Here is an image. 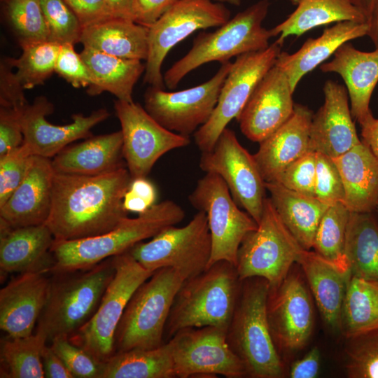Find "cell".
<instances>
[{
	"label": "cell",
	"mask_w": 378,
	"mask_h": 378,
	"mask_svg": "<svg viewBox=\"0 0 378 378\" xmlns=\"http://www.w3.org/2000/svg\"><path fill=\"white\" fill-rule=\"evenodd\" d=\"M48 338L36 329L22 337L7 336L1 344V377L44 378L42 352Z\"/></svg>",
	"instance_id": "obj_38"
},
{
	"label": "cell",
	"mask_w": 378,
	"mask_h": 378,
	"mask_svg": "<svg viewBox=\"0 0 378 378\" xmlns=\"http://www.w3.org/2000/svg\"><path fill=\"white\" fill-rule=\"evenodd\" d=\"M304 248L285 226L270 198H265L255 230L243 239L236 269L239 279L260 277L270 289L278 287Z\"/></svg>",
	"instance_id": "obj_8"
},
{
	"label": "cell",
	"mask_w": 378,
	"mask_h": 378,
	"mask_svg": "<svg viewBox=\"0 0 378 378\" xmlns=\"http://www.w3.org/2000/svg\"><path fill=\"white\" fill-rule=\"evenodd\" d=\"M267 310L276 346L298 350L307 344L314 327V309L300 275L288 273L278 287L270 289Z\"/></svg>",
	"instance_id": "obj_18"
},
{
	"label": "cell",
	"mask_w": 378,
	"mask_h": 378,
	"mask_svg": "<svg viewBox=\"0 0 378 378\" xmlns=\"http://www.w3.org/2000/svg\"><path fill=\"white\" fill-rule=\"evenodd\" d=\"M47 24L48 41L62 45L80 42L83 27L64 0H40Z\"/></svg>",
	"instance_id": "obj_43"
},
{
	"label": "cell",
	"mask_w": 378,
	"mask_h": 378,
	"mask_svg": "<svg viewBox=\"0 0 378 378\" xmlns=\"http://www.w3.org/2000/svg\"><path fill=\"white\" fill-rule=\"evenodd\" d=\"M378 328V282L350 275L341 328L347 338Z\"/></svg>",
	"instance_id": "obj_37"
},
{
	"label": "cell",
	"mask_w": 378,
	"mask_h": 378,
	"mask_svg": "<svg viewBox=\"0 0 378 378\" xmlns=\"http://www.w3.org/2000/svg\"><path fill=\"white\" fill-rule=\"evenodd\" d=\"M200 167L205 173L218 174L238 206L259 223L266 198L265 181L253 155L241 145L232 130L226 127L212 150L202 152Z\"/></svg>",
	"instance_id": "obj_16"
},
{
	"label": "cell",
	"mask_w": 378,
	"mask_h": 378,
	"mask_svg": "<svg viewBox=\"0 0 378 378\" xmlns=\"http://www.w3.org/2000/svg\"><path fill=\"white\" fill-rule=\"evenodd\" d=\"M301 266L320 313L332 329L341 328L343 302L350 274H344L314 251L303 249Z\"/></svg>",
	"instance_id": "obj_30"
},
{
	"label": "cell",
	"mask_w": 378,
	"mask_h": 378,
	"mask_svg": "<svg viewBox=\"0 0 378 378\" xmlns=\"http://www.w3.org/2000/svg\"><path fill=\"white\" fill-rule=\"evenodd\" d=\"M185 279L160 268L130 298L115 335L116 352L148 349L164 343V330L175 296Z\"/></svg>",
	"instance_id": "obj_7"
},
{
	"label": "cell",
	"mask_w": 378,
	"mask_h": 378,
	"mask_svg": "<svg viewBox=\"0 0 378 378\" xmlns=\"http://www.w3.org/2000/svg\"><path fill=\"white\" fill-rule=\"evenodd\" d=\"M53 112V104L46 97L40 96L22 113L23 143L34 155L53 158L71 143L92 136L91 130L110 116L106 108H101L88 115L73 114L71 123L57 125L46 118Z\"/></svg>",
	"instance_id": "obj_19"
},
{
	"label": "cell",
	"mask_w": 378,
	"mask_h": 378,
	"mask_svg": "<svg viewBox=\"0 0 378 378\" xmlns=\"http://www.w3.org/2000/svg\"><path fill=\"white\" fill-rule=\"evenodd\" d=\"M55 238L46 224L13 227L0 218L1 274L50 272Z\"/></svg>",
	"instance_id": "obj_24"
},
{
	"label": "cell",
	"mask_w": 378,
	"mask_h": 378,
	"mask_svg": "<svg viewBox=\"0 0 378 378\" xmlns=\"http://www.w3.org/2000/svg\"><path fill=\"white\" fill-rule=\"evenodd\" d=\"M242 281L236 266L218 261L183 281L173 302L164 330V342L178 331L216 326L227 330Z\"/></svg>",
	"instance_id": "obj_3"
},
{
	"label": "cell",
	"mask_w": 378,
	"mask_h": 378,
	"mask_svg": "<svg viewBox=\"0 0 378 378\" xmlns=\"http://www.w3.org/2000/svg\"><path fill=\"white\" fill-rule=\"evenodd\" d=\"M131 181L127 167L97 176L55 172L46 223L55 240L94 237L116 227L128 217L122 201Z\"/></svg>",
	"instance_id": "obj_1"
},
{
	"label": "cell",
	"mask_w": 378,
	"mask_h": 378,
	"mask_svg": "<svg viewBox=\"0 0 378 378\" xmlns=\"http://www.w3.org/2000/svg\"><path fill=\"white\" fill-rule=\"evenodd\" d=\"M369 36L376 49H378V0H375L373 10L368 22Z\"/></svg>",
	"instance_id": "obj_58"
},
{
	"label": "cell",
	"mask_w": 378,
	"mask_h": 378,
	"mask_svg": "<svg viewBox=\"0 0 378 378\" xmlns=\"http://www.w3.org/2000/svg\"><path fill=\"white\" fill-rule=\"evenodd\" d=\"M157 200V190L154 184L147 178L132 179L125 192L122 205L127 212L144 214L150 209Z\"/></svg>",
	"instance_id": "obj_51"
},
{
	"label": "cell",
	"mask_w": 378,
	"mask_h": 378,
	"mask_svg": "<svg viewBox=\"0 0 378 378\" xmlns=\"http://www.w3.org/2000/svg\"><path fill=\"white\" fill-rule=\"evenodd\" d=\"M114 275L90 319L69 337L104 363L115 353V335L125 307L136 288L153 272L144 268L130 251L113 256Z\"/></svg>",
	"instance_id": "obj_9"
},
{
	"label": "cell",
	"mask_w": 378,
	"mask_h": 378,
	"mask_svg": "<svg viewBox=\"0 0 378 378\" xmlns=\"http://www.w3.org/2000/svg\"><path fill=\"white\" fill-rule=\"evenodd\" d=\"M344 189V204L351 212L376 210L378 204V160L362 141L332 158Z\"/></svg>",
	"instance_id": "obj_29"
},
{
	"label": "cell",
	"mask_w": 378,
	"mask_h": 378,
	"mask_svg": "<svg viewBox=\"0 0 378 378\" xmlns=\"http://www.w3.org/2000/svg\"><path fill=\"white\" fill-rule=\"evenodd\" d=\"M1 4L20 47L48 41L49 32L40 0H1Z\"/></svg>",
	"instance_id": "obj_40"
},
{
	"label": "cell",
	"mask_w": 378,
	"mask_h": 378,
	"mask_svg": "<svg viewBox=\"0 0 378 378\" xmlns=\"http://www.w3.org/2000/svg\"><path fill=\"white\" fill-rule=\"evenodd\" d=\"M80 54L92 80L88 94L95 96L108 92L118 100L133 102L134 87L146 70L141 60L118 57L85 47Z\"/></svg>",
	"instance_id": "obj_33"
},
{
	"label": "cell",
	"mask_w": 378,
	"mask_h": 378,
	"mask_svg": "<svg viewBox=\"0 0 378 378\" xmlns=\"http://www.w3.org/2000/svg\"><path fill=\"white\" fill-rule=\"evenodd\" d=\"M134 258L146 270L170 267L185 280L205 270L212 252V241L204 212L198 211L183 227L171 225L148 241L130 249Z\"/></svg>",
	"instance_id": "obj_10"
},
{
	"label": "cell",
	"mask_w": 378,
	"mask_h": 378,
	"mask_svg": "<svg viewBox=\"0 0 378 378\" xmlns=\"http://www.w3.org/2000/svg\"><path fill=\"white\" fill-rule=\"evenodd\" d=\"M315 197L331 205L344 200V189L341 175L333 159L316 153Z\"/></svg>",
	"instance_id": "obj_46"
},
{
	"label": "cell",
	"mask_w": 378,
	"mask_h": 378,
	"mask_svg": "<svg viewBox=\"0 0 378 378\" xmlns=\"http://www.w3.org/2000/svg\"><path fill=\"white\" fill-rule=\"evenodd\" d=\"M74 46L71 43L60 45L55 72L74 88H88L92 83L91 74L80 54L75 51Z\"/></svg>",
	"instance_id": "obj_48"
},
{
	"label": "cell",
	"mask_w": 378,
	"mask_h": 378,
	"mask_svg": "<svg viewBox=\"0 0 378 378\" xmlns=\"http://www.w3.org/2000/svg\"><path fill=\"white\" fill-rule=\"evenodd\" d=\"M346 369L351 378H378V328L347 338Z\"/></svg>",
	"instance_id": "obj_42"
},
{
	"label": "cell",
	"mask_w": 378,
	"mask_h": 378,
	"mask_svg": "<svg viewBox=\"0 0 378 378\" xmlns=\"http://www.w3.org/2000/svg\"><path fill=\"white\" fill-rule=\"evenodd\" d=\"M320 352L317 347L312 348L300 360L293 363L290 376L292 378H314L320 368Z\"/></svg>",
	"instance_id": "obj_54"
},
{
	"label": "cell",
	"mask_w": 378,
	"mask_h": 378,
	"mask_svg": "<svg viewBox=\"0 0 378 378\" xmlns=\"http://www.w3.org/2000/svg\"><path fill=\"white\" fill-rule=\"evenodd\" d=\"M265 188L285 226L304 249H311L319 223L330 205L277 182H265Z\"/></svg>",
	"instance_id": "obj_31"
},
{
	"label": "cell",
	"mask_w": 378,
	"mask_h": 378,
	"mask_svg": "<svg viewBox=\"0 0 378 378\" xmlns=\"http://www.w3.org/2000/svg\"><path fill=\"white\" fill-rule=\"evenodd\" d=\"M293 4L297 5L300 0H289Z\"/></svg>",
	"instance_id": "obj_61"
},
{
	"label": "cell",
	"mask_w": 378,
	"mask_h": 378,
	"mask_svg": "<svg viewBox=\"0 0 378 378\" xmlns=\"http://www.w3.org/2000/svg\"><path fill=\"white\" fill-rule=\"evenodd\" d=\"M368 24L344 21L326 29L315 38H308L295 52H281L275 65L287 76L294 92L301 78L334 55L344 43L367 36Z\"/></svg>",
	"instance_id": "obj_28"
},
{
	"label": "cell",
	"mask_w": 378,
	"mask_h": 378,
	"mask_svg": "<svg viewBox=\"0 0 378 378\" xmlns=\"http://www.w3.org/2000/svg\"><path fill=\"white\" fill-rule=\"evenodd\" d=\"M10 58L3 59L0 65V106L12 107L22 112L29 105L24 89L13 71Z\"/></svg>",
	"instance_id": "obj_49"
},
{
	"label": "cell",
	"mask_w": 378,
	"mask_h": 378,
	"mask_svg": "<svg viewBox=\"0 0 378 378\" xmlns=\"http://www.w3.org/2000/svg\"><path fill=\"white\" fill-rule=\"evenodd\" d=\"M50 278L46 272L20 273L0 290V328L7 336L33 334L47 302Z\"/></svg>",
	"instance_id": "obj_22"
},
{
	"label": "cell",
	"mask_w": 378,
	"mask_h": 378,
	"mask_svg": "<svg viewBox=\"0 0 378 378\" xmlns=\"http://www.w3.org/2000/svg\"><path fill=\"white\" fill-rule=\"evenodd\" d=\"M320 69L325 73H336L342 78L352 117L359 124L372 115L370 102L378 83V49L361 51L346 42L335 51L331 61L321 64Z\"/></svg>",
	"instance_id": "obj_26"
},
{
	"label": "cell",
	"mask_w": 378,
	"mask_h": 378,
	"mask_svg": "<svg viewBox=\"0 0 378 378\" xmlns=\"http://www.w3.org/2000/svg\"><path fill=\"white\" fill-rule=\"evenodd\" d=\"M114 109L121 126L123 158L132 179L146 178L163 155L190 143L189 136L162 126L139 103L117 99Z\"/></svg>",
	"instance_id": "obj_17"
},
{
	"label": "cell",
	"mask_w": 378,
	"mask_h": 378,
	"mask_svg": "<svg viewBox=\"0 0 378 378\" xmlns=\"http://www.w3.org/2000/svg\"><path fill=\"white\" fill-rule=\"evenodd\" d=\"M367 22L354 0H300L296 9L281 23L270 29L280 45L290 36H300L309 30L332 22Z\"/></svg>",
	"instance_id": "obj_34"
},
{
	"label": "cell",
	"mask_w": 378,
	"mask_h": 378,
	"mask_svg": "<svg viewBox=\"0 0 378 378\" xmlns=\"http://www.w3.org/2000/svg\"><path fill=\"white\" fill-rule=\"evenodd\" d=\"M60 45L43 41L21 47L22 52L18 59L10 58L15 76L24 90L42 85L55 71Z\"/></svg>",
	"instance_id": "obj_41"
},
{
	"label": "cell",
	"mask_w": 378,
	"mask_h": 378,
	"mask_svg": "<svg viewBox=\"0 0 378 378\" xmlns=\"http://www.w3.org/2000/svg\"><path fill=\"white\" fill-rule=\"evenodd\" d=\"M354 4L361 10L367 19V22L372 15L375 0H354Z\"/></svg>",
	"instance_id": "obj_59"
},
{
	"label": "cell",
	"mask_w": 378,
	"mask_h": 378,
	"mask_svg": "<svg viewBox=\"0 0 378 378\" xmlns=\"http://www.w3.org/2000/svg\"><path fill=\"white\" fill-rule=\"evenodd\" d=\"M350 214L343 202L330 205L319 223L312 248L315 253L340 271L351 274L345 255L346 233Z\"/></svg>",
	"instance_id": "obj_39"
},
{
	"label": "cell",
	"mask_w": 378,
	"mask_h": 378,
	"mask_svg": "<svg viewBox=\"0 0 378 378\" xmlns=\"http://www.w3.org/2000/svg\"><path fill=\"white\" fill-rule=\"evenodd\" d=\"M34 156L24 143L0 156V206L4 204L22 182Z\"/></svg>",
	"instance_id": "obj_45"
},
{
	"label": "cell",
	"mask_w": 378,
	"mask_h": 378,
	"mask_svg": "<svg viewBox=\"0 0 378 378\" xmlns=\"http://www.w3.org/2000/svg\"><path fill=\"white\" fill-rule=\"evenodd\" d=\"M52 160L35 155L27 174L4 204L0 218L13 227L46 224L51 210Z\"/></svg>",
	"instance_id": "obj_23"
},
{
	"label": "cell",
	"mask_w": 378,
	"mask_h": 378,
	"mask_svg": "<svg viewBox=\"0 0 378 378\" xmlns=\"http://www.w3.org/2000/svg\"><path fill=\"white\" fill-rule=\"evenodd\" d=\"M281 46L275 41L265 50L236 57L211 118L194 133L195 142L201 152L212 150L229 122L237 119L259 81L275 64Z\"/></svg>",
	"instance_id": "obj_13"
},
{
	"label": "cell",
	"mask_w": 378,
	"mask_h": 378,
	"mask_svg": "<svg viewBox=\"0 0 378 378\" xmlns=\"http://www.w3.org/2000/svg\"><path fill=\"white\" fill-rule=\"evenodd\" d=\"M376 210H377V212H378V204H377V208H376Z\"/></svg>",
	"instance_id": "obj_62"
},
{
	"label": "cell",
	"mask_w": 378,
	"mask_h": 378,
	"mask_svg": "<svg viewBox=\"0 0 378 378\" xmlns=\"http://www.w3.org/2000/svg\"><path fill=\"white\" fill-rule=\"evenodd\" d=\"M214 1L221 3V4L227 3L234 6H239L241 1V0H214Z\"/></svg>",
	"instance_id": "obj_60"
},
{
	"label": "cell",
	"mask_w": 378,
	"mask_h": 378,
	"mask_svg": "<svg viewBox=\"0 0 378 378\" xmlns=\"http://www.w3.org/2000/svg\"><path fill=\"white\" fill-rule=\"evenodd\" d=\"M232 64H221L211 78L186 90L167 92L150 86L144 94V108L166 129L189 136L211 118Z\"/></svg>",
	"instance_id": "obj_14"
},
{
	"label": "cell",
	"mask_w": 378,
	"mask_h": 378,
	"mask_svg": "<svg viewBox=\"0 0 378 378\" xmlns=\"http://www.w3.org/2000/svg\"><path fill=\"white\" fill-rule=\"evenodd\" d=\"M50 342L51 347L74 378H101L104 363L73 343L69 337L58 336Z\"/></svg>",
	"instance_id": "obj_44"
},
{
	"label": "cell",
	"mask_w": 378,
	"mask_h": 378,
	"mask_svg": "<svg viewBox=\"0 0 378 378\" xmlns=\"http://www.w3.org/2000/svg\"><path fill=\"white\" fill-rule=\"evenodd\" d=\"M42 363L45 377L74 378L64 362L55 353L51 346H44L42 352Z\"/></svg>",
	"instance_id": "obj_55"
},
{
	"label": "cell",
	"mask_w": 378,
	"mask_h": 378,
	"mask_svg": "<svg viewBox=\"0 0 378 378\" xmlns=\"http://www.w3.org/2000/svg\"><path fill=\"white\" fill-rule=\"evenodd\" d=\"M22 112L12 107L0 106V156L23 144Z\"/></svg>",
	"instance_id": "obj_50"
},
{
	"label": "cell",
	"mask_w": 378,
	"mask_h": 378,
	"mask_svg": "<svg viewBox=\"0 0 378 378\" xmlns=\"http://www.w3.org/2000/svg\"><path fill=\"white\" fill-rule=\"evenodd\" d=\"M188 199L194 208L207 217L212 241L208 267L220 260L236 266L243 239L257 228L258 223L239 209L227 185L216 174L206 173L200 178Z\"/></svg>",
	"instance_id": "obj_12"
},
{
	"label": "cell",
	"mask_w": 378,
	"mask_h": 378,
	"mask_svg": "<svg viewBox=\"0 0 378 378\" xmlns=\"http://www.w3.org/2000/svg\"><path fill=\"white\" fill-rule=\"evenodd\" d=\"M324 102L313 115L309 151L337 158L360 144L346 88L332 80L323 85Z\"/></svg>",
	"instance_id": "obj_21"
},
{
	"label": "cell",
	"mask_w": 378,
	"mask_h": 378,
	"mask_svg": "<svg viewBox=\"0 0 378 378\" xmlns=\"http://www.w3.org/2000/svg\"><path fill=\"white\" fill-rule=\"evenodd\" d=\"M360 125L361 127V141L368 146L378 160V118H374L371 115Z\"/></svg>",
	"instance_id": "obj_56"
},
{
	"label": "cell",
	"mask_w": 378,
	"mask_h": 378,
	"mask_svg": "<svg viewBox=\"0 0 378 378\" xmlns=\"http://www.w3.org/2000/svg\"><path fill=\"white\" fill-rule=\"evenodd\" d=\"M312 111L295 104L291 117L274 133L260 142L253 155L265 182H274L292 162L309 151Z\"/></svg>",
	"instance_id": "obj_25"
},
{
	"label": "cell",
	"mask_w": 378,
	"mask_h": 378,
	"mask_svg": "<svg viewBox=\"0 0 378 378\" xmlns=\"http://www.w3.org/2000/svg\"><path fill=\"white\" fill-rule=\"evenodd\" d=\"M123 160L121 130L70 144L51 159L55 173L80 176L113 172L126 167Z\"/></svg>",
	"instance_id": "obj_27"
},
{
	"label": "cell",
	"mask_w": 378,
	"mask_h": 378,
	"mask_svg": "<svg viewBox=\"0 0 378 378\" xmlns=\"http://www.w3.org/2000/svg\"><path fill=\"white\" fill-rule=\"evenodd\" d=\"M171 346L116 352L104 363L101 378H174Z\"/></svg>",
	"instance_id": "obj_36"
},
{
	"label": "cell",
	"mask_w": 378,
	"mask_h": 378,
	"mask_svg": "<svg viewBox=\"0 0 378 378\" xmlns=\"http://www.w3.org/2000/svg\"><path fill=\"white\" fill-rule=\"evenodd\" d=\"M148 31L132 20L111 18L83 28L80 43L113 56L146 60Z\"/></svg>",
	"instance_id": "obj_32"
},
{
	"label": "cell",
	"mask_w": 378,
	"mask_h": 378,
	"mask_svg": "<svg viewBox=\"0 0 378 378\" xmlns=\"http://www.w3.org/2000/svg\"><path fill=\"white\" fill-rule=\"evenodd\" d=\"M227 329L204 326L181 330L169 340L176 377L240 378L247 375L239 358L229 346Z\"/></svg>",
	"instance_id": "obj_15"
},
{
	"label": "cell",
	"mask_w": 378,
	"mask_h": 378,
	"mask_svg": "<svg viewBox=\"0 0 378 378\" xmlns=\"http://www.w3.org/2000/svg\"><path fill=\"white\" fill-rule=\"evenodd\" d=\"M83 28L115 18L106 0H64Z\"/></svg>",
	"instance_id": "obj_52"
},
{
	"label": "cell",
	"mask_w": 378,
	"mask_h": 378,
	"mask_svg": "<svg viewBox=\"0 0 378 378\" xmlns=\"http://www.w3.org/2000/svg\"><path fill=\"white\" fill-rule=\"evenodd\" d=\"M268 282L252 277L241 282L237 304L228 326L227 342L242 361L247 375L279 378L284 366L267 318Z\"/></svg>",
	"instance_id": "obj_4"
},
{
	"label": "cell",
	"mask_w": 378,
	"mask_h": 378,
	"mask_svg": "<svg viewBox=\"0 0 378 378\" xmlns=\"http://www.w3.org/2000/svg\"><path fill=\"white\" fill-rule=\"evenodd\" d=\"M115 18L133 20L134 0H106Z\"/></svg>",
	"instance_id": "obj_57"
},
{
	"label": "cell",
	"mask_w": 378,
	"mask_h": 378,
	"mask_svg": "<svg viewBox=\"0 0 378 378\" xmlns=\"http://www.w3.org/2000/svg\"><path fill=\"white\" fill-rule=\"evenodd\" d=\"M114 273L111 257L90 267L52 274L36 329L48 341L72 336L92 316Z\"/></svg>",
	"instance_id": "obj_5"
},
{
	"label": "cell",
	"mask_w": 378,
	"mask_h": 378,
	"mask_svg": "<svg viewBox=\"0 0 378 378\" xmlns=\"http://www.w3.org/2000/svg\"><path fill=\"white\" fill-rule=\"evenodd\" d=\"M177 0H134L133 21L149 27Z\"/></svg>",
	"instance_id": "obj_53"
},
{
	"label": "cell",
	"mask_w": 378,
	"mask_h": 378,
	"mask_svg": "<svg viewBox=\"0 0 378 378\" xmlns=\"http://www.w3.org/2000/svg\"><path fill=\"white\" fill-rule=\"evenodd\" d=\"M316 153L309 151L290 164L274 182L295 192L315 197Z\"/></svg>",
	"instance_id": "obj_47"
},
{
	"label": "cell",
	"mask_w": 378,
	"mask_h": 378,
	"mask_svg": "<svg viewBox=\"0 0 378 378\" xmlns=\"http://www.w3.org/2000/svg\"><path fill=\"white\" fill-rule=\"evenodd\" d=\"M185 218L183 209L172 200L156 203L136 218L127 217L112 230L75 240H55L51 248L54 265L51 273L82 270L130 251L165 227Z\"/></svg>",
	"instance_id": "obj_2"
},
{
	"label": "cell",
	"mask_w": 378,
	"mask_h": 378,
	"mask_svg": "<svg viewBox=\"0 0 378 378\" xmlns=\"http://www.w3.org/2000/svg\"><path fill=\"white\" fill-rule=\"evenodd\" d=\"M230 12L214 0H177L148 31V56L144 81L163 88L161 72L164 59L179 42L193 32L220 27L230 20Z\"/></svg>",
	"instance_id": "obj_11"
},
{
	"label": "cell",
	"mask_w": 378,
	"mask_h": 378,
	"mask_svg": "<svg viewBox=\"0 0 378 378\" xmlns=\"http://www.w3.org/2000/svg\"><path fill=\"white\" fill-rule=\"evenodd\" d=\"M288 78L275 64L265 74L237 118L242 134L261 142L293 115L295 104Z\"/></svg>",
	"instance_id": "obj_20"
},
{
	"label": "cell",
	"mask_w": 378,
	"mask_h": 378,
	"mask_svg": "<svg viewBox=\"0 0 378 378\" xmlns=\"http://www.w3.org/2000/svg\"><path fill=\"white\" fill-rule=\"evenodd\" d=\"M345 255L351 275L378 282V218L372 212H351Z\"/></svg>",
	"instance_id": "obj_35"
},
{
	"label": "cell",
	"mask_w": 378,
	"mask_h": 378,
	"mask_svg": "<svg viewBox=\"0 0 378 378\" xmlns=\"http://www.w3.org/2000/svg\"><path fill=\"white\" fill-rule=\"evenodd\" d=\"M270 6L269 0H260L212 32H201L190 50L176 61L163 76L169 89H174L190 72L211 62L220 64L233 57L269 47L270 29L262 25Z\"/></svg>",
	"instance_id": "obj_6"
}]
</instances>
